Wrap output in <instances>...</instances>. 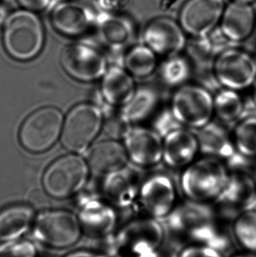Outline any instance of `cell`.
I'll list each match as a JSON object with an SVG mask.
<instances>
[{
	"mask_svg": "<svg viewBox=\"0 0 256 257\" xmlns=\"http://www.w3.org/2000/svg\"><path fill=\"white\" fill-rule=\"evenodd\" d=\"M165 220L172 233L190 240L191 244H205L219 250L225 245L214 213L207 204L188 200L187 203L176 207Z\"/></svg>",
	"mask_w": 256,
	"mask_h": 257,
	"instance_id": "cell-1",
	"label": "cell"
},
{
	"mask_svg": "<svg viewBox=\"0 0 256 257\" xmlns=\"http://www.w3.org/2000/svg\"><path fill=\"white\" fill-rule=\"evenodd\" d=\"M229 175L225 163L204 157L183 169L180 175V187L189 201L204 204L216 202L222 194Z\"/></svg>",
	"mask_w": 256,
	"mask_h": 257,
	"instance_id": "cell-2",
	"label": "cell"
},
{
	"mask_svg": "<svg viewBox=\"0 0 256 257\" xmlns=\"http://www.w3.org/2000/svg\"><path fill=\"white\" fill-rule=\"evenodd\" d=\"M4 24L3 44L11 57L26 61L41 52L45 32L36 14L30 10L17 11L9 15Z\"/></svg>",
	"mask_w": 256,
	"mask_h": 257,
	"instance_id": "cell-3",
	"label": "cell"
},
{
	"mask_svg": "<svg viewBox=\"0 0 256 257\" xmlns=\"http://www.w3.org/2000/svg\"><path fill=\"white\" fill-rule=\"evenodd\" d=\"M31 231L38 242L52 249L73 247L84 234L77 214L64 209L41 211Z\"/></svg>",
	"mask_w": 256,
	"mask_h": 257,
	"instance_id": "cell-4",
	"label": "cell"
},
{
	"mask_svg": "<svg viewBox=\"0 0 256 257\" xmlns=\"http://www.w3.org/2000/svg\"><path fill=\"white\" fill-rule=\"evenodd\" d=\"M169 108L182 126L197 130L212 121L213 95L204 86L186 84L176 89Z\"/></svg>",
	"mask_w": 256,
	"mask_h": 257,
	"instance_id": "cell-5",
	"label": "cell"
},
{
	"mask_svg": "<svg viewBox=\"0 0 256 257\" xmlns=\"http://www.w3.org/2000/svg\"><path fill=\"white\" fill-rule=\"evenodd\" d=\"M165 238V229L156 219L144 217L127 223L114 241L119 257H133L159 251Z\"/></svg>",
	"mask_w": 256,
	"mask_h": 257,
	"instance_id": "cell-6",
	"label": "cell"
},
{
	"mask_svg": "<svg viewBox=\"0 0 256 257\" xmlns=\"http://www.w3.org/2000/svg\"><path fill=\"white\" fill-rule=\"evenodd\" d=\"M212 72L219 87L240 92L255 82L256 61L243 50L225 48L215 57Z\"/></svg>",
	"mask_w": 256,
	"mask_h": 257,
	"instance_id": "cell-7",
	"label": "cell"
},
{
	"mask_svg": "<svg viewBox=\"0 0 256 257\" xmlns=\"http://www.w3.org/2000/svg\"><path fill=\"white\" fill-rule=\"evenodd\" d=\"M88 168L78 156L67 155L51 163L43 177V187L48 196L57 199L72 197L84 187Z\"/></svg>",
	"mask_w": 256,
	"mask_h": 257,
	"instance_id": "cell-8",
	"label": "cell"
},
{
	"mask_svg": "<svg viewBox=\"0 0 256 257\" xmlns=\"http://www.w3.org/2000/svg\"><path fill=\"white\" fill-rule=\"evenodd\" d=\"M63 114L57 108L45 107L32 113L24 120L19 133L22 146L32 153L48 151L61 132Z\"/></svg>",
	"mask_w": 256,
	"mask_h": 257,
	"instance_id": "cell-9",
	"label": "cell"
},
{
	"mask_svg": "<svg viewBox=\"0 0 256 257\" xmlns=\"http://www.w3.org/2000/svg\"><path fill=\"white\" fill-rule=\"evenodd\" d=\"M102 125L103 115L99 108L90 104L77 105L66 117L62 143L69 151L81 152L96 139Z\"/></svg>",
	"mask_w": 256,
	"mask_h": 257,
	"instance_id": "cell-10",
	"label": "cell"
},
{
	"mask_svg": "<svg viewBox=\"0 0 256 257\" xmlns=\"http://www.w3.org/2000/svg\"><path fill=\"white\" fill-rule=\"evenodd\" d=\"M137 200L147 217L165 219L177 207L175 184L165 174H153L140 185Z\"/></svg>",
	"mask_w": 256,
	"mask_h": 257,
	"instance_id": "cell-11",
	"label": "cell"
},
{
	"mask_svg": "<svg viewBox=\"0 0 256 257\" xmlns=\"http://www.w3.org/2000/svg\"><path fill=\"white\" fill-rule=\"evenodd\" d=\"M122 141L134 166L145 169L162 163V138L153 128L131 125Z\"/></svg>",
	"mask_w": 256,
	"mask_h": 257,
	"instance_id": "cell-12",
	"label": "cell"
},
{
	"mask_svg": "<svg viewBox=\"0 0 256 257\" xmlns=\"http://www.w3.org/2000/svg\"><path fill=\"white\" fill-rule=\"evenodd\" d=\"M61 64L71 77L81 81H92L102 78L108 65L104 56L87 45H69L62 51Z\"/></svg>",
	"mask_w": 256,
	"mask_h": 257,
	"instance_id": "cell-13",
	"label": "cell"
},
{
	"mask_svg": "<svg viewBox=\"0 0 256 257\" xmlns=\"http://www.w3.org/2000/svg\"><path fill=\"white\" fill-rule=\"evenodd\" d=\"M225 8L224 0H188L180 11V26L185 33L204 38L221 21Z\"/></svg>",
	"mask_w": 256,
	"mask_h": 257,
	"instance_id": "cell-14",
	"label": "cell"
},
{
	"mask_svg": "<svg viewBox=\"0 0 256 257\" xmlns=\"http://www.w3.org/2000/svg\"><path fill=\"white\" fill-rule=\"evenodd\" d=\"M144 45L158 56L168 57L180 54L186 45V36L181 26L168 18L152 21L143 34Z\"/></svg>",
	"mask_w": 256,
	"mask_h": 257,
	"instance_id": "cell-15",
	"label": "cell"
},
{
	"mask_svg": "<svg viewBox=\"0 0 256 257\" xmlns=\"http://www.w3.org/2000/svg\"><path fill=\"white\" fill-rule=\"evenodd\" d=\"M200 154L195 131L180 127L162 138V163L173 169H184Z\"/></svg>",
	"mask_w": 256,
	"mask_h": 257,
	"instance_id": "cell-16",
	"label": "cell"
},
{
	"mask_svg": "<svg viewBox=\"0 0 256 257\" xmlns=\"http://www.w3.org/2000/svg\"><path fill=\"white\" fill-rule=\"evenodd\" d=\"M84 233L98 239L109 238L117 225L115 208L99 199L84 201L77 214Z\"/></svg>",
	"mask_w": 256,
	"mask_h": 257,
	"instance_id": "cell-17",
	"label": "cell"
},
{
	"mask_svg": "<svg viewBox=\"0 0 256 257\" xmlns=\"http://www.w3.org/2000/svg\"><path fill=\"white\" fill-rule=\"evenodd\" d=\"M199 145L200 154L235 166L243 157L236 150L231 135L223 126L211 121L203 127L193 130Z\"/></svg>",
	"mask_w": 256,
	"mask_h": 257,
	"instance_id": "cell-18",
	"label": "cell"
},
{
	"mask_svg": "<svg viewBox=\"0 0 256 257\" xmlns=\"http://www.w3.org/2000/svg\"><path fill=\"white\" fill-rule=\"evenodd\" d=\"M87 160L95 174L105 177L126 169L130 163L123 141L115 139L93 145L89 151Z\"/></svg>",
	"mask_w": 256,
	"mask_h": 257,
	"instance_id": "cell-19",
	"label": "cell"
},
{
	"mask_svg": "<svg viewBox=\"0 0 256 257\" xmlns=\"http://www.w3.org/2000/svg\"><path fill=\"white\" fill-rule=\"evenodd\" d=\"M51 20L57 31L73 37L84 35L90 30L93 22V15L82 3L66 1L54 8Z\"/></svg>",
	"mask_w": 256,
	"mask_h": 257,
	"instance_id": "cell-20",
	"label": "cell"
},
{
	"mask_svg": "<svg viewBox=\"0 0 256 257\" xmlns=\"http://www.w3.org/2000/svg\"><path fill=\"white\" fill-rule=\"evenodd\" d=\"M222 36L234 43L246 40L255 30V10L249 3L234 2L224 9L221 18Z\"/></svg>",
	"mask_w": 256,
	"mask_h": 257,
	"instance_id": "cell-21",
	"label": "cell"
},
{
	"mask_svg": "<svg viewBox=\"0 0 256 257\" xmlns=\"http://www.w3.org/2000/svg\"><path fill=\"white\" fill-rule=\"evenodd\" d=\"M138 86L135 78L122 66H113L102 76V91L107 103L123 108L129 102Z\"/></svg>",
	"mask_w": 256,
	"mask_h": 257,
	"instance_id": "cell-22",
	"label": "cell"
},
{
	"mask_svg": "<svg viewBox=\"0 0 256 257\" xmlns=\"http://www.w3.org/2000/svg\"><path fill=\"white\" fill-rule=\"evenodd\" d=\"M36 213L29 205L18 204L0 211V242L21 239L32 230Z\"/></svg>",
	"mask_w": 256,
	"mask_h": 257,
	"instance_id": "cell-23",
	"label": "cell"
},
{
	"mask_svg": "<svg viewBox=\"0 0 256 257\" xmlns=\"http://www.w3.org/2000/svg\"><path fill=\"white\" fill-rule=\"evenodd\" d=\"M103 193L107 202L114 208L126 209L135 204L138 188L128 167L105 176Z\"/></svg>",
	"mask_w": 256,
	"mask_h": 257,
	"instance_id": "cell-24",
	"label": "cell"
},
{
	"mask_svg": "<svg viewBox=\"0 0 256 257\" xmlns=\"http://www.w3.org/2000/svg\"><path fill=\"white\" fill-rule=\"evenodd\" d=\"M159 101L160 96L154 87L138 86L132 99L120 108V114L129 125H138L155 112Z\"/></svg>",
	"mask_w": 256,
	"mask_h": 257,
	"instance_id": "cell-25",
	"label": "cell"
},
{
	"mask_svg": "<svg viewBox=\"0 0 256 257\" xmlns=\"http://www.w3.org/2000/svg\"><path fill=\"white\" fill-rule=\"evenodd\" d=\"M255 181L243 172H230L226 185L216 202L231 208H240L251 203L256 193Z\"/></svg>",
	"mask_w": 256,
	"mask_h": 257,
	"instance_id": "cell-26",
	"label": "cell"
},
{
	"mask_svg": "<svg viewBox=\"0 0 256 257\" xmlns=\"http://www.w3.org/2000/svg\"><path fill=\"white\" fill-rule=\"evenodd\" d=\"M158 55L146 45H138L128 50L123 58V66L134 78L144 79L158 69Z\"/></svg>",
	"mask_w": 256,
	"mask_h": 257,
	"instance_id": "cell-27",
	"label": "cell"
},
{
	"mask_svg": "<svg viewBox=\"0 0 256 257\" xmlns=\"http://www.w3.org/2000/svg\"><path fill=\"white\" fill-rule=\"evenodd\" d=\"M99 30L102 40L114 50L126 48L133 35L132 25L127 20L113 15L102 17Z\"/></svg>",
	"mask_w": 256,
	"mask_h": 257,
	"instance_id": "cell-28",
	"label": "cell"
},
{
	"mask_svg": "<svg viewBox=\"0 0 256 257\" xmlns=\"http://www.w3.org/2000/svg\"><path fill=\"white\" fill-rule=\"evenodd\" d=\"M245 105L240 92L220 87L213 95L214 115L225 123H235L244 111Z\"/></svg>",
	"mask_w": 256,
	"mask_h": 257,
	"instance_id": "cell-29",
	"label": "cell"
},
{
	"mask_svg": "<svg viewBox=\"0 0 256 257\" xmlns=\"http://www.w3.org/2000/svg\"><path fill=\"white\" fill-rule=\"evenodd\" d=\"M233 142L238 154L243 158L256 157V112L243 113L234 123Z\"/></svg>",
	"mask_w": 256,
	"mask_h": 257,
	"instance_id": "cell-30",
	"label": "cell"
},
{
	"mask_svg": "<svg viewBox=\"0 0 256 257\" xmlns=\"http://www.w3.org/2000/svg\"><path fill=\"white\" fill-rule=\"evenodd\" d=\"M161 81L167 87L178 88L184 84L192 75V66L187 59L182 56H171L158 67Z\"/></svg>",
	"mask_w": 256,
	"mask_h": 257,
	"instance_id": "cell-31",
	"label": "cell"
},
{
	"mask_svg": "<svg viewBox=\"0 0 256 257\" xmlns=\"http://www.w3.org/2000/svg\"><path fill=\"white\" fill-rule=\"evenodd\" d=\"M237 243L250 253L256 254V211H242L234 217L231 226Z\"/></svg>",
	"mask_w": 256,
	"mask_h": 257,
	"instance_id": "cell-32",
	"label": "cell"
},
{
	"mask_svg": "<svg viewBox=\"0 0 256 257\" xmlns=\"http://www.w3.org/2000/svg\"><path fill=\"white\" fill-rule=\"evenodd\" d=\"M0 257H39V253L33 241L21 238L0 242Z\"/></svg>",
	"mask_w": 256,
	"mask_h": 257,
	"instance_id": "cell-33",
	"label": "cell"
},
{
	"mask_svg": "<svg viewBox=\"0 0 256 257\" xmlns=\"http://www.w3.org/2000/svg\"><path fill=\"white\" fill-rule=\"evenodd\" d=\"M180 127H183V126L176 120L170 108L164 110L160 114H158L153 122V130L162 138L166 136L170 132Z\"/></svg>",
	"mask_w": 256,
	"mask_h": 257,
	"instance_id": "cell-34",
	"label": "cell"
},
{
	"mask_svg": "<svg viewBox=\"0 0 256 257\" xmlns=\"http://www.w3.org/2000/svg\"><path fill=\"white\" fill-rule=\"evenodd\" d=\"M178 257H224L221 250L205 244H189Z\"/></svg>",
	"mask_w": 256,
	"mask_h": 257,
	"instance_id": "cell-35",
	"label": "cell"
},
{
	"mask_svg": "<svg viewBox=\"0 0 256 257\" xmlns=\"http://www.w3.org/2000/svg\"><path fill=\"white\" fill-rule=\"evenodd\" d=\"M20 4L27 9L32 12L42 11L47 8L51 0H18Z\"/></svg>",
	"mask_w": 256,
	"mask_h": 257,
	"instance_id": "cell-36",
	"label": "cell"
},
{
	"mask_svg": "<svg viewBox=\"0 0 256 257\" xmlns=\"http://www.w3.org/2000/svg\"><path fill=\"white\" fill-rule=\"evenodd\" d=\"M63 257H108L107 255L95 250H78L70 252Z\"/></svg>",
	"mask_w": 256,
	"mask_h": 257,
	"instance_id": "cell-37",
	"label": "cell"
},
{
	"mask_svg": "<svg viewBox=\"0 0 256 257\" xmlns=\"http://www.w3.org/2000/svg\"><path fill=\"white\" fill-rule=\"evenodd\" d=\"M44 199H44V195L39 190H36L30 193V201L33 205H36L38 204L43 203L45 202Z\"/></svg>",
	"mask_w": 256,
	"mask_h": 257,
	"instance_id": "cell-38",
	"label": "cell"
},
{
	"mask_svg": "<svg viewBox=\"0 0 256 257\" xmlns=\"http://www.w3.org/2000/svg\"><path fill=\"white\" fill-rule=\"evenodd\" d=\"M8 17H9V15H8L6 8L4 6H0V26L6 23Z\"/></svg>",
	"mask_w": 256,
	"mask_h": 257,
	"instance_id": "cell-39",
	"label": "cell"
},
{
	"mask_svg": "<svg viewBox=\"0 0 256 257\" xmlns=\"http://www.w3.org/2000/svg\"><path fill=\"white\" fill-rule=\"evenodd\" d=\"M133 257H162L159 251L152 252V253H145V254L139 255V256Z\"/></svg>",
	"mask_w": 256,
	"mask_h": 257,
	"instance_id": "cell-40",
	"label": "cell"
},
{
	"mask_svg": "<svg viewBox=\"0 0 256 257\" xmlns=\"http://www.w3.org/2000/svg\"><path fill=\"white\" fill-rule=\"evenodd\" d=\"M234 257H256V255L253 253H245V254L237 255Z\"/></svg>",
	"mask_w": 256,
	"mask_h": 257,
	"instance_id": "cell-41",
	"label": "cell"
},
{
	"mask_svg": "<svg viewBox=\"0 0 256 257\" xmlns=\"http://www.w3.org/2000/svg\"><path fill=\"white\" fill-rule=\"evenodd\" d=\"M233 1L240 2V3H249V4H251V3H253V2L256 1V0H233Z\"/></svg>",
	"mask_w": 256,
	"mask_h": 257,
	"instance_id": "cell-42",
	"label": "cell"
},
{
	"mask_svg": "<svg viewBox=\"0 0 256 257\" xmlns=\"http://www.w3.org/2000/svg\"><path fill=\"white\" fill-rule=\"evenodd\" d=\"M253 99L254 101H255V102L256 103V81L253 84Z\"/></svg>",
	"mask_w": 256,
	"mask_h": 257,
	"instance_id": "cell-43",
	"label": "cell"
}]
</instances>
